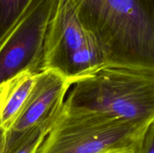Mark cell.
Segmentation results:
<instances>
[{
  "label": "cell",
  "mask_w": 154,
  "mask_h": 153,
  "mask_svg": "<svg viewBox=\"0 0 154 153\" xmlns=\"http://www.w3.org/2000/svg\"><path fill=\"white\" fill-rule=\"evenodd\" d=\"M106 64L154 69V0H69Z\"/></svg>",
  "instance_id": "obj_1"
},
{
  "label": "cell",
  "mask_w": 154,
  "mask_h": 153,
  "mask_svg": "<svg viewBox=\"0 0 154 153\" xmlns=\"http://www.w3.org/2000/svg\"><path fill=\"white\" fill-rule=\"evenodd\" d=\"M63 106L149 124L154 122V69L105 64L72 82Z\"/></svg>",
  "instance_id": "obj_2"
},
{
  "label": "cell",
  "mask_w": 154,
  "mask_h": 153,
  "mask_svg": "<svg viewBox=\"0 0 154 153\" xmlns=\"http://www.w3.org/2000/svg\"><path fill=\"white\" fill-rule=\"evenodd\" d=\"M150 123L138 124L95 112L71 110L63 105L37 153H137Z\"/></svg>",
  "instance_id": "obj_3"
},
{
  "label": "cell",
  "mask_w": 154,
  "mask_h": 153,
  "mask_svg": "<svg viewBox=\"0 0 154 153\" xmlns=\"http://www.w3.org/2000/svg\"><path fill=\"white\" fill-rule=\"evenodd\" d=\"M105 64L100 46L70 1L58 0L45 34L42 70H54L73 82Z\"/></svg>",
  "instance_id": "obj_4"
},
{
  "label": "cell",
  "mask_w": 154,
  "mask_h": 153,
  "mask_svg": "<svg viewBox=\"0 0 154 153\" xmlns=\"http://www.w3.org/2000/svg\"><path fill=\"white\" fill-rule=\"evenodd\" d=\"M58 0H32L0 40V85L23 71L42 70L47 28Z\"/></svg>",
  "instance_id": "obj_5"
},
{
  "label": "cell",
  "mask_w": 154,
  "mask_h": 153,
  "mask_svg": "<svg viewBox=\"0 0 154 153\" xmlns=\"http://www.w3.org/2000/svg\"><path fill=\"white\" fill-rule=\"evenodd\" d=\"M72 84L70 80L50 69L37 74L35 82L19 116L6 132L5 153L14 149L35 128L59 115Z\"/></svg>",
  "instance_id": "obj_6"
},
{
  "label": "cell",
  "mask_w": 154,
  "mask_h": 153,
  "mask_svg": "<svg viewBox=\"0 0 154 153\" xmlns=\"http://www.w3.org/2000/svg\"><path fill=\"white\" fill-rule=\"evenodd\" d=\"M38 73L26 70L5 81L6 90L0 114V126L6 132L19 116L35 82Z\"/></svg>",
  "instance_id": "obj_7"
},
{
  "label": "cell",
  "mask_w": 154,
  "mask_h": 153,
  "mask_svg": "<svg viewBox=\"0 0 154 153\" xmlns=\"http://www.w3.org/2000/svg\"><path fill=\"white\" fill-rule=\"evenodd\" d=\"M58 116L32 129L24 136L16 147L9 153H37L41 144L46 137Z\"/></svg>",
  "instance_id": "obj_8"
},
{
  "label": "cell",
  "mask_w": 154,
  "mask_h": 153,
  "mask_svg": "<svg viewBox=\"0 0 154 153\" xmlns=\"http://www.w3.org/2000/svg\"><path fill=\"white\" fill-rule=\"evenodd\" d=\"M32 0H0V40Z\"/></svg>",
  "instance_id": "obj_9"
},
{
  "label": "cell",
  "mask_w": 154,
  "mask_h": 153,
  "mask_svg": "<svg viewBox=\"0 0 154 153\" xmlns=\"http://www.w3.org/2000/svg\"><path fill=\"white\" fill-rule=\"evenodd\" d=\"M137 153H154V122L147 128Z\"/></svg>",
  "instance_id": "obj_10"
},
{
  "label": "cell",
  "mask_w": 154,
  "mask_h": 153,
  "mask_svg": "<svg viewBox=\"0 0 154 153\" xmlns=\"http://www.w3.org/2000/svg\"><path fill=\"white\" fill-rule=\"evenodd\" d=\"M5 93V82L0 85V114L4 100ZM6 145V130L0 126V153H5Z\"/></svg>",
  "instance_id": "obj_11"
},
{
  "label": "cell",
  "mask_w": 154,
  "mask_h": 153,
  "mask_svg": "<svg viewBox=\"0 0 154 153\" xmlns=\"http://www.w3.org/2000/svg\"><path fill=\"white\" fill-rule=\"evenodd\" d=\"M107 153H134L132 152H107Z\"/></svg>",
  "instance_id": "obj_12"
}]
</instances>
